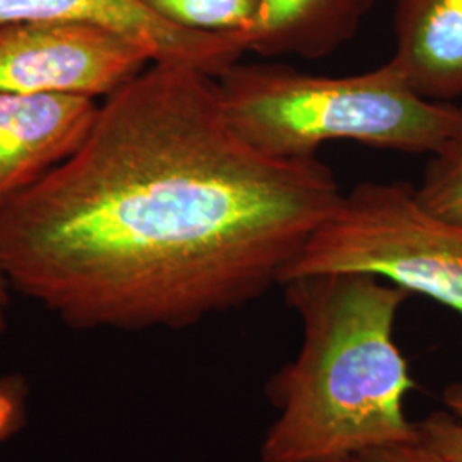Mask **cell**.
Instances as JSON below:
<instances>
[{
  "label": "cell",
  "mask_w": 462,
  "mask_h": 462,
  "mask_svg": "<svg viewBox=\"0 0 462 462\" xmlns=\"http://www.w3.org/2000/svg\"><path fill=\"white\" fill-rule=\"evenodd\" d=\"M329 166L231 129L216 78L151 62L81 148L0 208L13 290L79 329H180L281 284L341 204Z\"/></svg>",
  "instance_id": "cell-1"
},
{
  "label": "cell",
  "mask_w": 462,
  "mask_h": 462,
  "mask_svg": "<svg viewBox=\"0 0 462 462\" xmlns=\"http://www.w3.org/2000/svg\"><path fill=\"white\" fill-rule=\"evenodd\" d=\"M281 286L303 336L295 360L269 382L278 418L265 431L261 462H329L418 439L404 413L414 382L394 341L410 293L364 273Z\"/></svg>",
  "instance_id": "cell-2"
},
{
  "label": "cell",
  "mask_w": 462,
  "mask_h": 462,
  "mask_svg": "<svg viewBox=\"0 0 462 462\" xmlns=\"http://www.w3.org/2000/svg\"><path fill=\"white\" fill-rule=\"evenodd\" d=\"M216 83L231 129L274 160H315L330 141L431 154L462 129L461 106L420 97L393 60L337 78L236 62Z\"/></svg>",
  "instance_id": "cell-3"
},
{
  "label": "cell",
  "mask_w": 462,
  "mask_h": 462,
  "mask_svg": "<svg viewBox=\"0 0 462 462\" xmlns=\"http://www.w3.org/2000/svg\"><path fill=\"white\" fill-rule=\"evenodd\" d=\"M364 273L462 314V225L429 211L406 182H362L284 271L286 281Z\"/></svg>",
  "instance_id": "cell-4"
},
{
  "label": "cell",
  "mask_w": 462,
  "mask_h": 462,
  "mask_svg": "<svg viewBox=\"0 0 462 462\" xmlns=\"http://www.w3.org/2000/svg\"><path fill=\"white\" fill-rule=\"evenodd\" d=\"M151 62L144 43L97 23L0 26V93L106 98Z\"/></svg>",
  "instance_id": "cell-5"
},
{
  "label": "cell",
  "mask_w": 462,
  "mask_h": 462,
  "mask_svg": "<svg viewBox=\"0 0 462 462\" xmlns=\"http://www.w3.org/2000/svg\"><path fill=\"white\" fill-rule=\"evenodd\" d=\"M43 21L97 23L144 43L154 62H179L217 78L247 51L244 33L189 32L154 16L139 0H0V26Z\"/></svg>",
  "instance_id": "cell-6"
},
{
  "label": "cell",
  "mask_w": 462,
  "mask_h": 462,
  "mask_svg": "<svg viewBox=\"0 0 462 462\" xmlns=\"http://www.w3.org/2000/svg\"><path fill=\"white\" fill-rule=\"evenodd\" d=\"M98 112L89 97L0 93V208L81 148Z\"/></svg>",
  "instance_id": "cell-7"
},
{
  "label": "cell",
  "mask_w": 462,
  "mask_h": 462,
  "mask_svg": "<svg viewBox=\"0 0 462 462\" xmlns=\"http://www.w3.org/2000/svg\"><path fill=\"white\" fill-rule=\"evenodd\" d=\"M393 62L420 97L462 95V0H396Z\"/></svg>",
  "instance_id": "cell-8"
},
{
  "label": "cell",
  "mask_w": 462,
  "mask_h": 462,
  "mask_svg": "<svg viewBox=\"0 0 462 462\" xmlns=\"http://www.w3.org/2000/svg\"><path fill=\"white\" fill-rule=\"evenodd\" d=\"M379 0H263L245 33L247 51L265 59H322L358 33Z\"/></svg>",
  "instance_id": "cell-9"
},
{
  "label": "cell",
  "mask_w": 462,
  "mask_h": 462,
  "mask_svg": "<svg viewBox=\"0 0 462 462\" xmlns=\"http://www.w3.org/2000/svg\"><path fill=\"white\" fill-rule=\"evenodd\" d=\"M168 24L204 33H247L263 0H139Z\"/></svg>",
  "instance_id": "cell-10"
},
{
  "label": "cell",
  "mask_w": 462,
  "mask_h": 462,
  "mask_svg": "<svg viewBox=\"0 0 462 462\" xmlns=\"http://www.w3.org/2000/svg\"><path fill=\"white\" fill-rule=\"evenodd\" d=\"M414 189L418 200L433 215L462 225V129L430 154Z\"/></svg>",
  "instance_id": "cell-11"
},
{
  "label": "cell",
  "mask_w": 462,
  "mask_h": 462,
  "mask_svg": "<svg viewBox=\"0 0 462 462\" xmlns=\"http://www.w3.org/2000/svg\"><path fill=\"white\" fill-rule=\"evenodd\" d=\"M447 411H435L416 423L420 440L447 462H462V379L444 391Z\"/></svg>",
  "instance_id": "cell-12"
},
{
  "label": "cell",
  "mask_w": 462,
  "mask_h": 462,
  "mask_svg": "<svg viewBox=\"0 0 462 462\" xmlns=\"http://www.w3.org/2000/svg\"><path fill=\"white\" fill-rule=\"evenodd\" d=\"M329 462H447L431 447L418 439L387 446L372 447Z\"/></svg>",
  "instance_id": "cell-13"
},
{
  "label": "cell",
  "mask_w": 462,
  "mask_h": 462,
  "mask_svg": "<svg viewBox=\"0 0 462 462\" xmlns=\"http://www.w3.org/2000/svg\"><path fill=\"white\" fill-rule=\"evenodd\" d=\"M26 385L19 379H0V442L14 435L26 416Z\"/></svg>",
  "instance_id": "cell-14"
},
{
  "label": "cell",
  "mask_w": 462,
  "mask_h": 462,
  "mask_svg": "<svg viewBox=\"0 0 462 462\" xmlns=\"http://www.w3.org/2000/svg\"><path fill=\"white\" fill-rule=\"evenodd\" d=\"M13 286L9 282V278L5 274V269L0 261V337L4 330L7 328V309H9V293Z\"/></svg>",
  "instance_id": "cell-15"
}]
</instances>
